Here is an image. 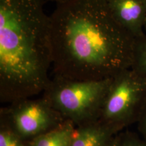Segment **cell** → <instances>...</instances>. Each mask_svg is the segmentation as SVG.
<instances>
[{"label":"cell","instance_id":"obj_4","mask_svg":"<svg viewBox=\"0 0 146 146\" xmlns=\"http://www.w3.org/2000/svg\"><path fill=\"white\" fill-rule=\"evenodd\" d=\"M146 101V78L131 68L112 78L100 120L118 133L137 124Z\"/></svg>","mask_w":146,"mask_h":146},{"label":"cell","instance_id":"obj_6","mask_svg":"<svg viewBox=\"0 0 146 146\" xmlns=\"http://www.w3.org/2000/svg\"><path fill=\"white\" fill-rule=\"evenodd\" d=\"M113 17L135 39L146 34V0H107Z\"/></svg>","mask_w":146,"mask_h":146},{"label":"cell","instance_id":"obj_2","mask_svg":"<svg viewBox=\"0 0 146 146\" xmlns=\"http://www.w3.org/2000/svg\"><path fill=\"white\" fill-rule=\"evenodd\" d=\"M45 0H0V100L13 104L44 91L52 67Z\"/></svg>","mask_w":146,"mask_h":146},{"label":"cell","instance_id":"obj_3","mask_svg":"<svg viewBox=\"0 0 146 146\" xmlns=\"http://www.w3.org/2000/svg\"><path fill=\"white\" fill-rule=\"evenodd\" d=\"M112 78L74 80L53 76L43 97L65 120L81 127L100 119Z\"/></svg>","mask_w":146,"mask_h":146},{"label":"cell","instance_id":"obj_10","mask_svg":"<svg viewBox=\"0 0 146 146\" xmlns=\"http://www.w3.org/2000/svg\"><path fill=\"white\" fill-rule=\"evenodd\" d=\"M0 146H27V141L23 139L5 122H1Z\"/></svg>","mask_w":146,"mask_h":146},{"label":"cell","instance_id":"obj_13","mask_svg":"<svg viewBox=\"0 0 146 146\" xmlns=\"http://www.w3.org/2000/svg\"><path fill=\"white\" fill-rule=\"evenodd\" d=\"M73 134V133H72ZM72 136L66 139L65 140H64L61 142V143H60L58 145H57L56 146H70V143H71V139H72Z\"/></svg>","mask_w":146,"mask_h":146},{"label":"cell","instance_id":"obj_7","mask_svg":"<svg viewBox=\"0 0 146 146\" xmlns=\"http://www.w3.org/2000/svg\"><path fill=\"white\" fill-rule=\"evenodd\" d=\"M118 133L101 120L75 127L70 146H108Z\"/></svg>","mask_w":146,"mask_h":146},{"label":"cell","instance_id":"obj_8","mask_svg":"<svg viewBox=\"0 0 146 146\" xmlns=\"http://www.w3.org/2000/svg\"><path fill=\"white\" fill-rule=\"evenodd\" d=\"M75 127L74 124L66 120L58 127L27 141V146H56L72 136Z\"/></svg>","mask_w":146,"mask_h":146},{"label":"cell","instance_id":"obj_16","mask_svg":"<svg viewBox=\"0 0 146 146\" xmlns=\"http://www.w3.org/2000/svg\"><path fill=\"white\" fill-rule=\"evenodd\" d=\"M144 30L146 32V18H145V25H144Z\"/></svg>","mask_w":146,"mask_h":146},{"label":"cell","instance_id":"obj_15","mask_svg":"<svg viewBox=\"0 0 146 146\" xmlns=\"http://www.w3.org/2000/svg\"><path fill=\"white\" fill-rule=\"evenodd\" d=\"M45 1H50V2H54V3H56V4H58V3L64 2V1H68V0H45Z\"/></svg>","mask_w":146,"mask_h":146},{"label":"cell","instance_id":"obj_14","mask_svg":"<svg viewBox=\"0 0 146 146\" xmlns=\"http://www.w3.org/2000/svg\"><path fill=\"white\" fill-rule=\"evenodd\" d=\"M118 135L116 137H115V138L114 139H113V141L111 142V143L108 146H120L119 140H118Z\"/></svg>","mask_w":146,"mask_h":146},{"label":"cell","instance_id":"obj_1","mask_svg":"<svg viewBox=\"0 0 146 146\" xmlns=\"http://www.w3.org/2000/svg\"><path fill=\"white\" fill-rule=\"evenodd\" d=\"M50 17L54 76L100 80L131 68L135 39L114 19L107 0H68Z\"/></svg>","mask_w":146,"mask_h":146},{"label":"cell","instance_id":"obj_11","mask_svg":"<svg viewBox=\"0 0 146 146\" xmlns=\"http://www.w3.org/2000/svg\"><path fill=\"white\" fill-rule=\"evenodd\" d=\"M120 146H146V139L137 133L124 131L118 133Z\"/></svg>","mask_w":146,"mask_h":146},{"label":"cell","instance_id":"obj_9","mask_svg":"<svg viewBox=\"0 0 146 146\" xmlns=\"http://www.w3.org/2000/svg\"><path fill=\"white\" fill-rule=\"evenodd\" d=\"M131 68L146 78V34L135 40Z\"/></svg>","mask_w":146,"mask_h":146},{"label":"cell","instance_id":"obj_5","mask_svg":"<svg viewBox=\"0 0 146 146\" xmlns=\"http://www.w3.org/2000/svg\"><path fill=\"white\" fill-rule=\"evenodd\" d=\"M1 120L25 141L52 130L66 121L43 98L21 100L3 111Z\"/></svg>","mask_w":146,"mask_h":146},{"label":"cell","instance_id":"obj_12","mask_svg":"<svg viewBox=\"0 0 146 146\" xmlns=\"http://www.w3.org/2000/svg\"><path fill=\"white\" fill-rule=\"evenodd\" d=\"M137 127L139 134L146 139V101L140 117L137 123Z\"/></svg>","mask_w":146,"mask_h":146}]
</instances>
